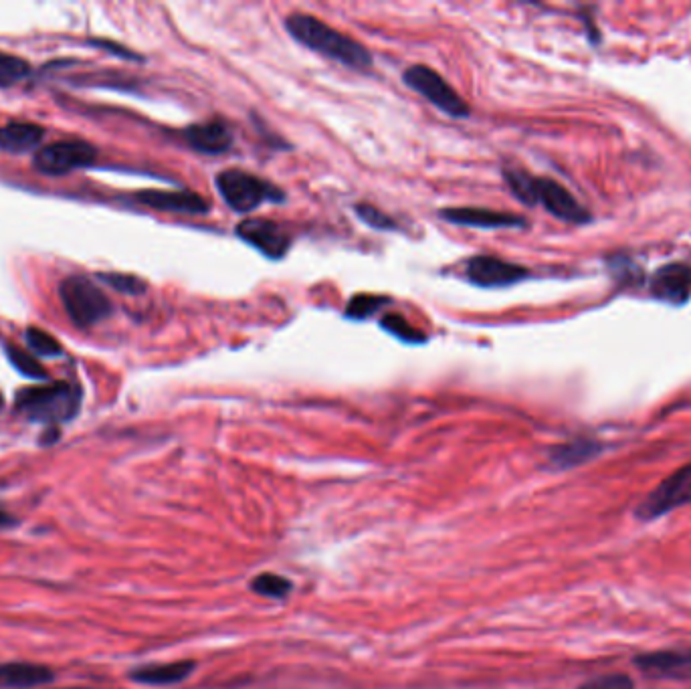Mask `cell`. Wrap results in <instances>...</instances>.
Wrapping results in <instances>:
<instances>
[{
	"label": "cell",
	"mask_w": 691,
	"mask_h": 689,
	"mask_svg": "<svg viewBox=\"0 0 691 689\" xmlns=\"http://www.w3.org/2000/svg\"><path fill=\"white\" fill-rule=\"evenodd\" d=\"M578 689H635V685L625 673H609L582 683Z\"/></svg>",
	"instance_id": "cell-28"
},
{
	"label": "cell",
	"mask_w": 691,
	"mask_h": 689,
	"mask_svg": "<svg viewBox=\"0 0 691 689\" xmlns=\"http://www.w3.org/2000/svg\"><path fill=\"white\" fill-rule=\"evenodd\" d=\"M403 81L443 114L451 118H469L471 110L467 102L429 65H411L403 73Z\"/></svg>",
	"instance_id": "cell-6"
},
{
	"label": "cell",
	"mask_w": 691,
	"mask_h": 689,
	"mask_svg": "<svg viewBox=\"0 0 691 689\" xmlns=\"http://www.w3.org/2000/svg\"><path fill=\"white\" fill-rule=\"evenodd\" d=\"M25 340L31 348V354L37 356H47V358H57L63 354V346L55 340V336L47 334L41 328H29L25 332Z\"/></svg>",
	"instance_id": "cell-25"
},
{
	"label": "cell",
	"mask_w": 691,
	"mask_h": 689,
	"mask_svg": "<svg viewBox=\"0 0 691 689\" xmlns=\"http://www.w3.org/2000/svg\"><path fill=\"white\" fill-rule=\"evenodd\" d=\"M194 671V661H170V663H154V665H142L136 667L130 677L136 683L152 685V687H166L176 685L190 677Z\"/></svg>",
	"instance_id": "cell-17"
},
{
	"label": "cell",
	"mask_w": 691,
	"mask_h": 689,
	"mask_svg": "<svg viewBox=\"0 0 691 689\" xmlns=\"http://www.w3.org/2000/svg\"><path fill=\"white\" fill-rule=\"evenodd\" d=\"M237 235L271 261L283 259L293 243L291 233L285 227L261 217L241 221L237 227Z\"/></svg>",
	"instance_id": "cell-10"
},
{
	"label": "cell",
	"mask_w": 691,
	"mask_h": 689,
	"mask_svg": "<svg viewBox=\"0 0 691 689\" xmlns=\"http://www.w3.org/2000/svg\"><path fill=\"white\" fill-rule=\"evenodd\" d=\"M45 138V128L33 122H9L0 126V150L25 154L35 150Z\"/></svg>",
	"instance_id": "cell-18"
},
{
	"label": "cell",
	"mask_w": 691,
	"mask_h": 689,
	"mask_svg": "<svg viewBox=\"0 0 691 689\" xmlns=\"http://www.w3.org/2000/svg\"><path fill=\"white\" fill-rule=\"evenodd\" d=\"M17 524V518H13L7 510L0 508V530H7V528H13Z\"/></svg>",
	"instance_id": "cell-30"
},
{
	"label": "cell",
	"mask_w": 691,
	"mask_h": 689,
	"mask_svg": "<svg viewBox=\"0 0 691 689\" xmlns=\"http://www.w3.org/2000/svg\"><path fill=\"white\" fill-rule=\"evenodd\" d=\"M251 588L253 593L265 599H285L291 593V580H287L281 574L275 572H261L259 576H255L251 580Z\"/></svg>",
	"instance_id": "cell-20"
},
{
	"label": "cell",
	"mask_w": 691,
	"mask_h": 689,
	"mask_svg": "<svg viewBox=\"0 0 691 689\" xmlns=\"http://www.w3.org/2000/svg\"><path fill=\"white\" fill-rule=\"evenodd\" d=\"M384 304H390V298H382V295H372V293H358L348 302L344 316L350 320H368Z\"/></svg>",
	"instance_id": "cell-22"
},
{
	"label": "cell",
	"mask_w": 691,
	"mask_h": 689,
	"mask_svg": "<svg viewBox=\"0 0 691 689\" xmlns=\"http://www.w3.org/2000/svg\"><path fill=\"white\" fill-rule=\"evenodd\" d=\"M59 298L69 320L77 328H91L114 312L108 295L83 275L65 277L59 285Z\"/></svg>",
	"instance_id": "cell-5"
},
{
	"label": "cell",
	"mask_w": 691,
	"mask_h": 689,
	"mask_svg": "<svg viewBox=\"0 0 691 689\" xmlns=\"http://www.w3.org/2000/svg\"><path fill=\"white\" fill-rule=\"evenodd\" d=\"M651 295L661 302L681 306L691 298V267L685 263H667L655 271L649 283Z\"/></svg>",
	"instance_id": "cell-13"
},
{
	"label": "cell",
	"mask_w": 691,
	"mask_h": 689,
	"mask_svg": "<svg viewBox=\"0 0 691 689\" xmlns=\"http://www.w3.org/2000/svg\"><path fill=\"white\" fill-rule=\"evenodd\" d=\"M465 277L469 283L485 289L510 287L530 277V271L520 265L493 255H475L465 263Z\"/></svg>",
	"instance_id": "cell-9"
},
{
	"label": "cell",
	"mask_w": 691,
	"mask_h": 689,
	"mask_svg": "<svg viewBox=\"0 0 691 689\" xmlns=\"http://www.w3.org/2000/svg\"><path fill=\"white\" fill-rule=\"evenodd\" d=\"M3 403H5V401H3V395H0V409H3Z\"/></svg>",
	"instance_id": "cell-31"
},
{
	"label": "cell",
	"mask_w": 691,
	"mask_h": 689,
	"mask_svg": "<svg viewBox=\"0 0 691 689\" xmlns=\"http://www.w3.org/2000/svg\"><path fill=\"white\" fill-rule=\"evenodd\" d=\"M439 217L451 225L477 227V229H522L528 225L526 219L520 215L491 211V209H477V207L441 209Z\"/></svg>",
	"instance_id": "cell-12"
},
{
	"label": "cell",
	"mask_w": 691,
	"mask_h": 689,
	"mask_svg": "<svg viewBox=\"0 0 691 689\" xmlns=\"http://www.w3.org/2000/svg\"><path fill=\"white\" fill-rule=\"evenodd\" d=\"M67 689H81V687H67Z\"/></svg>",
	"instance_id": "cell-32"
},
{
	"label": "cell",
	"mask_w": 691,
	"mask_h": 689,
	"mask_svg": "<svg viewBox=\"0 0 691 689\" xmlns=\"http://www.w3.org/2000/svg\"><path fill=\"white\" fill-rule=\"evenodd\" d=\"M95 156L97 150L91 144L81 140H63L39 148L33 158V164L39 172L47 176H61L93 164Z\"/></svg>",
	"instance_id": "cell-8"
},
{
	"label": "cell",
	"mask_w": 691,
	"mask_h": 689,
	"mask_svg": "<svg viewBox=\"0 0 691 689\" xmlns=\"http://www.w3.org/2000/svg\"><path fill=\"white\" fill-rule=\"evenodd\" d=\"M134 201L162 213L207 215L211 211V203L192 190H140L134 194Z\"/></svg>",
	"instance_id": "cell-11"
},
{
	"label": "cell",
	"mask_w": 691,
	"mask_h": 689,
	"mask_svg": "<svg viewBox=\"0 0 691 689\" xmlns=\"http://www.w3.org/2000/svg\"><path fill=\"white\" fill-rule=\"evenodd\" d=\"M7 356L11 360V364L23 374V376H29L33 380H47V370L43 368V364L37 360V356L25 352L23 348L19 346H13L9 344L7 346Z\"/></svg>",
	"instance_id": "cell-24"
},
{
	"label": "cell",
	"mask_w": 691,
	"mask_h": 689,
	"mask_svg": "<svg viewBox=\"0 0 691 689\" xmlns=\"http://www.w3.org/2000/svg\"><path fill=\"white\" fill-rule=\"evenodd\" d=\"M599 451H601V443L580 437V439L554 447L550 451V463L558 469H570L599 455Z\"/></svg>",
	"instance_id": "cell-19"
},
{
	"label": "cell",
	"mask_w": 691,
	"mask_h": 689,
	"mask_svg": "<svg viewBox=\"0 0 691 689\" xmlns=\"http://www.w3.org/2000/svg\"><path fill=\"white\" fill-rule=\"evenodd\" d=\"M182 138L186 144L201 154H225L233 148V130L223 118H211L207 122L184 128Z\"/></svg>",
	"instance_id": "cell-14"
},
{
	"label": "cell",
	"mask_w": 691,
	"mask_h": 689,
	"mask_svg": "<svg viewBox=\"0 0 691 689\" xmlns=\"http://www.w3.org/2000/svg\"><path fill=\"white\" fill-rule=\"evenodd\" d=\"M356 215L360 221H364L368 227L378 229V231H399V223L394 221L390 215H386L384 211L368 205V203H360L354 207Z\"/></svg>",
	"instance_id": "cell-27"
},
{
	"label": "cell",
	"mask_w": 691,
	"mask_h": 689,
	"mask_svg": "<svg viewBox=\"0 0 691 689\" xmlns=\"http://www.w3.org/2000/svg\"><path fill=\"white\" fill-rule=\"evenodd\" d=\"M97 277H100L106 285L126 295H142L148 289V283L142 277L132 275V273H100Z\"/></svg>",
	"instance_id": "cell-26"
},
{
	"label": "cell",
	"mask_w": 691,
	"mask_h": 689,
	"mask_svg": "<svg viewBox=\"0 0 691 689\" xmlns=\"http://www.w3.org/2000/svg\"><path fill=\"white\" fill-rule=\"evenodd\" d=\"M380 326H382V330H386L394 338H399L401 342H407V344H425L427 342V336L419 328L411 326V322L407 318H403L401 314L382 316Z\"/></svg>",
	"instance_id": "cell-21"
},
{
	"label": "cell",
	"mask_w": 691,
	"mask_h": 689,
	"mask_svg": "<svg viewBox=\"0 0 691 689\" xmlns=\"http://www.w3.org/2000/svg\"><path fill=\"white\" fill-rule=\"evenodd\" d=\"M504 178L518 201L528 207L542 205L552 217L570 223L584 225L590 221V213L576 201V196L552 178L532 176L520 168H504Z\"/></svg>",
	"instance_id": "cell-2"
},
{
	"label": "cell",
	"mask_w": 691,
	"mask_h": 689,
	"mask_svg": "<svg viewBox=\"0 0 691 689\" xmlns=\"http://www.w3.org/2000/svg\"><path fill=\"white\" fill-rule=\"evenodd\" d=\"M81 407V386L65 380L47 382L43 386H27L17 392L15 411L33 421L57 427L71 421Z\"/></svg>",
	"instance_id": "cell-3"
},
{
	"label": "cell",
	"mask_w": 691,
	"mask_h": 689,
	"mask_svg": "<svg viewBox=\"0 0 691 689\" xmlns=\"http://www.w3.org/2000/svg\"><path fill=\"white\" fill-rule=\"evenodd\" d=\"M285 31L291 39L302 43L310 51H316L332 61H338L344 67L362 71L372 67V53L352 39L350 35L340 33L322 19L306 13H293L285 19Z\"/></svg>",
	"instance_id": "cell-1"
},
{
	"label": "cell",
	"mask_w": 691,
	"mask_h": 689,
	"mask_svg": "<svg viewBox=\"0 0 691 689\" xmlns=\"http://www.w3.org/2000/svg\"><path fill=\"white\" fill-rule=\"evenodd\" d=\"M691 504V463L673 471L635 508V518L643 524L667 516Z\"/></svg>",
	"instance_id": "cell-7"
},
{
	"label": "cell",
	"mask_w": 691,
	"mask_h": 689,
	"mask_svg": "<svg viewBox=\"0 0 691 689\" xmlns=\"http://www.w3.org/2000/svg\"><path fill=\"white\" fill-rule=\"evenodd\" d=\"M635 665L655 679H687L691 677V647L643 653L635 657Z\"/></svg>",
	"instance_id": "cell-15"
},
{
	"label": "cell",
	"mask_w": 691,
	"mask_h": 689,
	"mask_svg": "<svg viewBox=\"0 0 691 689\" xmlns=\"http://www.w3.org/2000/svg\"><path fill=\"white\" fill-rule=\"evenodd\" d=\"M55 681L51 667L29 661L0 663V689H35Z\"/></svg>",
	"instance_id": "cell-16"
},
{
	"label": "cell",
	"mask_w": 691,
	"mask_h": 689,
	"mask_svg": "<svg viewBox=\"0 0 691 689\" xmlns=\"http://www.w3.org/2000/svg\"><path fill=\"white\" fill-rule=\"evenodd\" d=\"M215 184L227 207L235 213H253L265 203L285 201V192L279 186L239 168L219 172Z\"/></svg>",
	"instance_id": "cell-4"
},
{
	"label": "cell",
	"mask_w": 691,
	"mask_h": 689,
	"mask_svg": "<svg viewBox=\"0 0 691 689\" xmlns=\"http://www.w3.org/2000/svg\"><path fill=\"white\" fill-rule=\"evenodd\" d=\"M93 45H100V47H106L110 53H114V55H118V57H124V59H142L140 55H136V53H132L130 49H126V47H122V45H116V43H112V41H91Z\"/></svg>",
	"instance_id": "cell-29"
},
{
	"label": "cell",
	"mask_w": 691,
	"mask_h": 689,
	"mask_svg": "<svg viewBox=\"0 0 691 689\" xmlns=\"http://www.w3.org/2000/svg\"><path fill=\"white\" fill-rule=\"evenodd\" d=\"M31 73V63L19 55L0 53V87H11Z\"/></svg>",
	"instance_id": "cell-23"
}]
</instances>
